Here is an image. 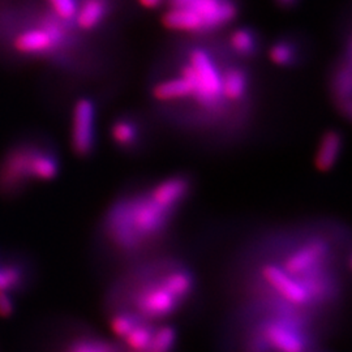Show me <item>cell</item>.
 Segmentation results:
<instances>
[{
    "label": "cell",
    "mask_w": 352,
    "mask_h": 352,
    "mask_svg": "<svg viewBox=\"0 0 352 352\" xmlns=\"http://www.w3.org/2000/svg\"><path fill=\"white\" fill-rule=\"evenodd\" d=\"M342 238L312 228L253 244L227 270L228 312L298 318L331 336L350 292L351 252Z\"/></svg>",
    "instance_id": "6da1fadb"
},
{
    "label": "cell",
    "mask_w": 352,
    "mask_h": 352,
    "mask_svg": "<svg viewBox=\"0 0 352 352\" xmlns=\"http://www.w3.org/2000/svg\"><path fill=\"white\" fill-rule=\"evenodd\" d=\"M199 278L183 258L151 254L120 269L104 294V312L151 324L171 322L196 300Z\"/></svg>",
    "instance_id": "7a4b0ae2"
},
{
    "label": "cell",
    "mask_w": 352,
    "mask_h": 352,
    "mask_svg": "<svg viewBox=\"0 0 352 352\" xmlns=\"http://www.w3.org/2000/svg\"><path fill=\"white\" fill-rule=\"evenodd\" d=\"M176 209L155 187L144 195L113 204L104 218L103 234L122 269L155 254L153 248L167 232Z\"/></svg>",
    "instance_id": "3957f363"
},
{
    "label": "cell",
    "mask_w": 352,
    "mask_h": 352,
    "mask_svg": "<svg viewBox=\"0 0 352 352\" xmlns=\"http://www.w3.org/2000/svg\"><path fill=\"white\" fill-rule=\"evenodd\" d=\"M193 87V97L206 110H218L225 98L222 90V72L208 51L195 49L189 52L188 63L180 71Z\"/></svg>",
    "instance_id": "277c9868"
},
{
    "label": "cell",
    "mask_w": 352,
    "mask_h": 352,
    "mask_svg": "<svg viewBox=\"0 0 352 352\" xmlns=\"http://www.w3.org/2000/svg\"><path fill=\"white\" fill-rule=\"evenodd\" d=\"M69 24L54 13H45L34 25L19 32L13 38V50L21 56L38 58L50 55L63 47L68 38Z\"/></svg>",
    "instance_id": "5b68a950"
},
{
    "label": "cell",
    "mask_w": 352,
    "mask_h": 352,
    "mask_svg": "<svg viewBox=\"0 0 352 352\" xmlns=\"http://www.w3.org/2000/svg\"><path fill=\"white\" fill-rule=\"evenodd\" d=\"M37 145L21 144L12 148L0 162V190L16 193L34 182L33 164L37 154Z\"/></svg>",
    "instance_id": "8992f818"
},
{
    "label": "cell",
    "mask_w": 352,
    "mask_h": 352,
    "mask_svg": "<svg viewBox=\"0 0 352 352\" xmlns=\"http://www.w3.org/2000/svg\"><path fill=\"white\" fill-rule=\"evenodd\" d=\"M126 350L118 340L104 338L87 325L77 324L59 340L55 352H123Z\"/></svg>",
    "instance_id": "52a82bcc"
},
{
    "label": "cell",
    "mask_w": 352,
    "mask_h": 352,
    "mask_svg": "<svg viewBox=\"0 0 352 352\" xmlns=\"http://www.w3.org/2000/svg\"><path fill=\"white\" fill-rule=\"evenodd\" d=\"M97 109L94 102L81 98L76 102L72 113V148L78 155H88L96 144Z\"/></svg>",
    "instance_id": "ba28073f"
},
{
    "label": "cell",
    "mask_w": 352,
    "mask_h": 352,
    "mask_svg": "<svg viewBox=\"0 0 352 352\" xmlns=\"http://www.w3.org/2000/svg\"><path fill=\"white\" fill-rule=\"evenodd\" d=\"M33 278V269L25 258H0V292L19 296L29 287Z\"/></svg>",
    "instance_id": "9c48e42d"
},
{
    "label": "cell",
    "mask_w": 352,
    "mask_h": 352,
    "mask_svg": "<svg viewBox=\"0 0 352 352\" xmlns=\"http://www.w3.org/2000/svg\"><path fill=\"white\" fill-rule=\"evenodd\" d=\"M153 94L158 101H180L193 97V87L188 78L180 72L177 77L158 82L153 89Z\"/></svg>",
    "instance_id": "30bf717a"
},
{
    "label": "cell",
    "mask_w": 352,
    "mask_h": 352,
    "mask_svg": "<svg viewBox=\"0 0 352 352\" xmlns=\"http://www.w3.org/2000/svg\"><path fill=\"white\" fill-rule=\"evenodd\" d=\"M342 145H343V140L340 132L337 131L327 132L322 136L318 151L316 154V167L324 173L330 171L340 160Z\"/></svg>",
    "instance_id": "8fae6325"
},
{
    "label": "cell",
    "mask_w": 352,
    "mask_h": 352,
    "mask_svg": "<svg viewBox=\"0 0 352 352\" xmlns=\"http://www.w3.org/2000/svg\"><path fill=\"white\" fill-rule=\"evenodd\" d=\"M107 7V0H84L77 8L76 25L82 30L96 29L106 17Z\"/></svg>",
    "instance_id": "7c38bea8"
},
{
    "label": "cell",
    "mask_w": 352,
    "mask_h": 352,
    "mask_svg": "<svg viewBox=\"0 0 352 352\" xmlns=\"http://www.w3.org/2000/svg\"><path fill=\"white\" fill-rule=\"evenodd\" d=\"M164 25L174 30L186 33L205 32L201 19L195 12L184 7H174L164 16Z\"/></svg>",
    "instance_id": "4fadbf2b"
},
{
    "label": "cell",
    "mask_w": 352,
    "mask_h": 352,
    "mask_svg": "<svg viewBox=\"0 0 352 352\" xmlns=\"http://www.w3.org/2000/svg\"><path fill=\"white\" fill-rule=\"evenodd\" d=\"M350 55L340 63L334 75V96L336 100L340 103L342 113L350 115L351 111V63Z\"/></svg>",
    "instance_id": "5bb4252c"
},
{
    "label": "cell",
    "mask_w": 352,
    "mask_h": 352,
    "mask_svg": "<svg viewBox=\"0 0 352 352\" xmlns=\"http://www.w3.org/2000/svg\"><path fill=\"white\" fill-rule=\"evenodd\" d=\"M248 89V76L238 67L227 68L222 72V90L225 101L238 102L243 100Z\"/></svg>",
    "instance_id": "9a60e30c"
},
{
    "label": "cell",
    "mask_w": 352,
    "mask_h": 352,
    "mask_svg": "<svg viewBox=\"0 0 352 352\" xmlns=\"http://www.w3.org/2000/svg\"><path fill=\"white\" fill-rule=\"evenodd\" d=\"M177 344V331L171 322L160 324L149 346L144 352H175Z\"/></svg>",
    "instance_id": "2e32d148"
},
{
    "label": "cell",
    "mask_w": 352,
    "mask_h": 352,
    "mask_svg": "<svg viewBox=\"0 0 352 352\" xmlns=\"http://www.w3.org/2000/svg\"><path fill=\"white\" fill-rule=\"evenodd\" d=\"M111 136L113 142L122 148H131L139 139V126L128 118H120L113 124Z\"/></svg>",
    "instance_id": "e0dca14e"
},
{
    "label": "cell",
    "mask_w": 352,
    "mask_h": 352,
    "mask_svg": "<svg viewBox=\"0 0 352 352\" xmlns=\"http://www.w3.org/2000/svg\"><path fill=\"white\" fill-rule=\"evenodd\" d=\"M228 42L231 49L240 56H252L257 51L256 36L252 30L245 28L234 30L230 36Z\"/></svg>",
    "instance_id": "ac0fdd59"
},
{
    "label": "cell",
    "mask_w": 352,
    "mask_h": 352,
    "mask_svg": "<svg viewBox=\"0 0 352 352\" xmlns=\"http://www.w3.org/2000/svg\"><path fill=\"white\" fill-rule=\"evenodd\" d=\"M269 56L279 67H289L296 60V47L289 41H278L272 46Z\"/></svg>",
    "instance_id": "d6986e66"
},
{
    "label": "cell",
    "mask_w": 352,
    "mask_h": 352,
    "mask_svg": "<svg viewBox=\"0 0 352 352\" xmlns=\"http://www.w3.org/2000/svg\"><path fill=\"white\" fill-rule=\"evenodd\" d=\"M52 12L59 20L71 24L75 21L76 13L78 8L77 0H47Z\"/></svg>",
    "instance_id": "ffe728a7"
},
{
    "label": "cell",
    "mask_w": 352,
    "mask_h": 352,
    "mask_svg": "<svg viewBox=\"0 0 352 352\" xmlns=\"http://www.w3.org/2000/svg\"><path fill=\"white\" fill-rule=\"evenodd\" d=\"M16 298L10 294L0 292V317H11L16 311Z\"/></svg>",
    "instance_id": "44dd1931"
},
{
    "label": "cell",
    "mask_w": 352,
    "mask_h": 352,
    "mask_svg": "<svg viewBox=\"0 0 352 352\" xmlns=\"http://www.w3.org/2000/svg\"><path fill=\"white\" fill-rule=\"evenodd\" d=\"M162 1H164V0H140V3H141L142 7L151 8V10L160 7V6L162 4Z\"/></svg>",
    "instance_id": "7402d4cb"
},
{
    "label": "cell",
    "mask_w": 352,
    "mask_h": 352,
    "mask_svg": "<svg viewBox=\"0 0 352 352\" xmlns=\"http://www.w3.org/2000/svg\"><path fill=\"white\" fill-rule=\"evenodd\" d=\"M282 6H291V4H294L296 0H278Z\"/></svg>",
    "instance_id": "603a6c76"
},
{
    "label": "cell",
    "mask_w": 352,
    "mask_h": 352,
    "mask_svg": "<svg viewBox=\"0 0 352 352\" xmlns=\"http://www.w3.org/2000/svg\"><path fill=\"white\" fill-rule=\"evenodd\" d=\"M311 352H329L327 350H325V347H320V349H316L314 351Z\"/></svg>",
    "instance_id": "cb8c5ba5"
},
{
    "label": "cell",
    "mask_w": 352,
    "mask_h": 352,
    "mask_svg": "<svg viewBox=\"0 0 352 352\" xmlns=\"http://www.w3.org/2000/svg\"><path fill=\"white\" fill-rule=\"evenodd\" d=\"M123 352H132V351H128V350H124Z\"/></svg>",
    "instance_id": "d4e9b609"
}]
</instances>
